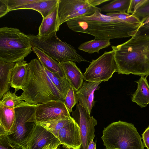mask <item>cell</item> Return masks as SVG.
<instances>
[{
    "mask_svg": "<svg viewBox=\"0 0 149 149\" xmlns=\"http://www.w3.org/2000/svg\"><path fill=\"white\" fill-rule=\"evenodd\" d=\"M101 12L99 8L91 15L79 17L66 22L72 31L88 34L100 40L132 37L140 26L139 18L126 13L104 15Z\"/></svg>",
    "mask_w": 149,
    "mask_h": 149,
    "instance_id": "obj_1",
    "label": "cell"
},
{
    "mask_svg": "<svg viewBox=\"0 0 149 149\" xmlns=\"http://www.w3.org/2000/svg\"><path fill=\"white\" fill-rule=\"evenodd\" d=\"M111 47L118 74L149 75V36H135Z\"/></svg>",
    "mask_w": 149,
    "mask_h": 149,
    "instance_id": "obj_2",
    "label": "cell"
},
{
    "mask_svg": "<svg viewBox=\"0 0 149 149\" xmlns=\"http://www.w3.org/2000/svg\"><path fill=\"white\" fill-rule=\"evenodd\" d=\"M28 65V78L20 96L22 100L37 105L52 101L64 102V98L48 76L39 60H32Z\"/></svg>",
    "mask_w": 149,
    "mask_h": 149,
    "instance_id": "obj_3",
    "label": "cell"
},
{
    "mask_svg": "<svg viewBox=\"0 0 149 149\" xmlns=\"http://www.w3.org/2000/svg\"><path fill=\"white\" fill-rule=\"evenodd\" d=\"M101 139L106 149H144L142 137L131 123L119 121L104 127Z\"/></svg>",
    "mask_w": 149,
    "mask_h": 149,
    "instance_id": "obj_4",
    "label": "cell"
},
{
    "mask_svg": "<svg viewBox=\"0 0 149 149\" xmlns=\"http://www.w3.org/2000/svg\"><path fill=\"white\" fill-rule=\"evenodd\" d=\"M27 35L19 29L7 26L0 29V61L6 63L24 61L32 51Z\"/></svg>",
    "mask_w": 149,
    "mask_h": 149,
    "instance_id": "obj_5",
    "label": "cell"
},
{
    "mask_svg": "<svg viewBox=\"0 0 149 149\" xmlns=\"http://www.w3.org/2000/svg\"><path fill=\"white\" fill-rule=\"evenodd\" d=\"M36 106L22 100L15 107V129L13 133L6 135L10 145L15 149H27L29 139L37 124Z\"/></svg>",
    "mask_w": 149,
    "mask_h": 149,
    "instance_id": "obj_6",
    "label": "cell"
},
{
    "mask_svg": "<svg viewBox=\"0 0 149 149\" xmlns=\"http://www.w3.org/2000/svg\"><path fill=\"white\" fill-rule=\"evenodd\" d=\"M56 33L43 38L31 34L27 36L32 47H37L59 63L68 61L88 62L79 55L74 47L60 40Z\"/></svg>",
    "mask_w": 149,
    "mask_h": 149,
    "instance_id": "obj_7",
    "label": "cell"
},
{
    "mask_svg": "<svg viewBox=\"0 0 149 149\" xmlns=\"http://www.w3.org/2000/svg\"><path fill=\"white\" fill-rule=\"evenodd\" d=\"M117 66L113 52H105L95 60H92L83 74L84 79L88 82L108 81L117 71Z\"/></svg>",
    "mask_w": 149,
    "mask_h": 149,
    "instance_id": "obj_8",
    "label": "cell"
},
{
    "mask_svg": "<svg viewBox=\"0 0 149 149\" xmlns=\"http://www.w3.org/2000/svg\"><path fill=\"white\" fill-rule=\"evenodd\" d=\"M72 112V118L80 129L82 143L80 149H87L89 144L95 137V127L97 121L78 103L76 109Z\"/></svg>",
    "mask_w": 149,
    "mask_h": 149,
    "instance_id": "obj_9",
    "label": "cell"
},
{
    "mask_svg": "<svg viewBox=\"0 0 149 149\" xmlns=\"http://www.w3.org/2000/svg\"><path fill=\"white\" fill-rule=\"evenodd\" d=\"M64 102L52 101L37 105L36 117L37 123L71 117Z\"/></svg>",
    "mask_w": 149,
    "mask_h": 149,
    "instance_id": "obj_10",
    "label": "cell"
},
{
    "mask_svg": "<svg viewBox=\"0 0 149 149\" xmlns=\"http://www.w3.org/2000/svg\"><path fill=\"white\" fill-rule=\"evenodd\" d=\"M58 139L67 149H80L82 143L80 128L72 118L59 131Z\"/></svg>",
    "mask_w": 149,
    "mask_h": 149,
    "instance_id": "obj_11",
    "label": "cell"
},
{
    "mask_svg": "<svg viewBox=\"0 0 149 149\" xmlns=\"http://www.w3.org/2000/svg\"><path fill=\"white\" fill-rule=\"evenodd\" d=\"M91 6L87 0H59L57 19L58 30L60 25L66 22L69 16Z\"/></svg>",
    "mask_w": 149,
    "mask_h": 149,
    "instance_id": "obj_12",
    "label": "cell"
},
{
    "mask_svg": "<svg viewBox=\"0 0 149 149\" xmlns=\"http://www.w3.org/2000/svg\"><path fill=\"white\" fill-rule=\"evenodd\" d=\"M53 143H60L53 134L37 124L29 139L27 149H43L46 146Z\"/></svg>",
    "mask_w": 149,
    "mask_h": 149,
    "instance_id": "obj_13",
    "label": "cell"
},
{
    "mask_svg": "<svg viewBox=\"0 0 149 149\" xmlns=\"http://www.w3.org/2000/svg\"><path fill=\"white\" fill-rule=\"evenodd\" d=\"M102 82H88L85 81L83 83L81 87L76 91V94L79 104L90 116L95 103L94 92L99 89L100 86L99 85Z\"/></svg>",
    "mask_w": 149,
    "mask_h": 149,
    "instance_id": "obj_14",
    "label": "cell"
},
{
    "mask_svg": "<svg viewBox=\"0 0 149 149\" xmlns=\"http://www.w3.org/2000/svg\"><path fill=\"white\" fill-rule=\"evenodd\" d=\"M29 73L28 63L25 61L16 62L11 73L10 84L15 92L22 89L27 81Z\"/></svg>",
    "mask_w": 149,
    "mask_h": 149,
    "instance_id": "obj_15",
    "label": "cell"
},
{
    "mask_svg": "<svg viewBox=\"0 0 149 149\" xmlns=\"http://www.w3.org/2000/svg\"><path fill=\"white\" fill-rule=\"evenodd\" d=\"M58 0H23L22 6L17 10H33L40 13L44 18L50 14L57 6Z\"/></svg>",
    "mask_w": 149,
    "mask_h": 149,
    "instance_id": "obj_16",
    "label": "cell"
},
{
    "mask_svg": "<svg viewBox=\"0 0 149 149\" xmlns=\"http://www.w3.org/2000/svg\"><path fill=\"white\" fill-rule=\"evenodd\" d=\"M15 107L0 105V136L13 133L15 127Z\"/></svg>",
    "mask_w": 149,
    "mask_h": 149,
    "instance_id": "obj_17",
    "label": "cell"
},
{
    "mask_svg": "<svg viewBox=\"0 0 149 149\" xmlns=\"http://www.w3.org/2000/svg\"><path fill=\"white\" fill-rule=\"evenodd\" d=\"M59 63L71 86L76 91H78L82 86L84 80L83 74L81 70L73 61H68Z\"/></svg>",
    "mask_w": 149,
    "mask_h": 149,
    "instance_id": "obj_18",
    "label": "cell"
},
{
    "mask_svg": "<svg viewBox=\"0 0 149 149\" xmlns=\"http://www.w3.org/2000/svg\"><path fill=\"white\" fill-rule=\"evenodd\" d=\"M145 76H141L135 82L137 84L136 91L132 94L131 100L141 108L149 104V85Z\"/></svg>",
    "mask_w": 149,
    "mask_h": 149,
    "instance_id": "obj_19",
    "label": "cell"
},
{
    "mask_svg": "<svg viewBox=\"0 0 149 149\" xmlns=\"http://www.w3.org/2000/svg\"><path fill=\"white\" fill-rule=\"evenodd\" d=\"M32 49L44 68L52 73L58 74L62 77L66 78L63 70L59 63L37 47L33 46Z\"/></svg>",
    "mask_w": 149,
    "mask_h": 149,
    "instance_id": "obj_20",
    "label": "cell"
},
{
    "mask_svg": "<svg viewBox=\"0 0 149 149\" xmlns=\"http://www.w3.org/2000/svg\"><path fill=\"white\" fill-rule=\"evenodd\" d=\"M58 6V5L50 14L43 18L37 35L38 38L47 37L58 31L57 28Z\"/></svg>",
    "mask_w": 149,
    "mask_h": 149,
    "instance_id": "obj_21",
    "label": "cell"
},
{
    "mask_svg": "<svg viewBox=\"0 0 149 149\" xmlns=\"http://www.w3.org/2000/svg\"><path fill=\"white\" fill-rule=\"evenodd\" d=\"M15 63H6L0 61V99L10 89L11 70Z\"/></svg>",
    "mask_w": 149,
    "mask_h": 149,
    "instance_id": "obj_22",
    "label": "cell"
},
{
    "mask_svg": "<svg viewBox=\"0 0 149 149\" xmlns=\"http://www.w3.org/2000/svg\"><path fill=\"white\" fill-rule=\"evenodd\" d=\"M109 39H93L85 42L81 44L78 49L89 54L96 52L99 54V51L111 45Z\"/></svg>",
    "mask_w": 149,
    "mask_h": 149,
    "instance_id": "obj_23",
    "label": "cell"
},
{
    "mask_svg": "<svg viewBox=\"0 0 149 149\" xmlns=\"http://www.w3.org/2000/svg\"><path fill=\"white\" fill-rule=\"evenodd\" d=\"M47 75L61 95L65 98L71 86L66 78H63L44 68Z\"/></svg>",
    "mask_w": 149,
    "mask_h": 149,
    "instance_id": "obj_24",
    "label": "cell"
},
{
    "mask_svg": "<svg viewBox=\"0 0 149 149\" xmlns=\"http://www.w3.org/2000/svg\"><path fill=\"white\" fill-rule=\"evenodd\" d=\"M131 0H114L105 5L100 8L101 12L108 13L118 12L125 13L129 7Z\"/></svg>",
    "mask_w": 149,
    "mask_h": 149,
    "instance_id": "obj_25",
    "label": "cell"
},
{
    "mask_svg": "<svg viewBox=\"0 0 149 149\" xmlns=\"http://www.w3.org/2000/svg\"><path fill=\"white\" fill-rule=\"evenodd\" d=\"M66 118L60 119H55L47 121L37 123L53 134L58 138V132L66 124L72 119Z\"/></svg>",
    "mask_w": 149,
    "mask_h": 149,
    "instance_id": "obj_26",
    "label": "cell"
},
{
    "mask_svg": "<svg viewBox=\"0 0 149 149\" xmlns=\"http://www.w3.org/2000/svg\"><path fill=\"white\" fill-rule=\"evenodd\" d=\"M16 92L8 91L5 93L0 101V105L10 107H15L22 102L21 97L17 96Z\"/></svg>",
    "mask_w": 149,
    "mask_h": 149,
    "instance_id": "obj_27",
    "label": "cell"
},
{
    "mask_svg": "<svg viewBox=\"0 0 149 149\" xmlns=\"http://www.w3.org/2000/svg\"><path fill=\"white\" fill-rule=\"evenodd\" d=\"M76 92V91L71 86L64 99V103L70 112L72 111V108L78 103Z\"/></svg>",
    "mask_w": 149,
    "mask_h": 149,
    "instance_id": "obj_28",
    "label": "cell"
},
{
    "mask_svg": "<svg viewBox=\"0 0 149 149\" xmlns=\"http://www.w3.org/2000/svg\"><path fill=\"white\" fill-rule=\"evenodd\" d=\"M133 15L140 20L149 16V0H146Z\"/></svg>",
    "mask_w": 149,
    "mask_h": 149,
    "instance_id": "obj_29",
    "label": "cell"
},
{
    "mask_svg": "<svg viewBox=\"0 0 149 149\" xmlns=\"http://www.w3.org/2000/svg\"><path fill=\"white\" fill-rule=\"evenodd\" d=\"M99 8L92 6L83 9L75 14L69 16L67 19L68 20L79 17L91 15L94 13L95 11Z\"/></svg>",
    "mask_w": 149,
    "mask_h": 149,
    "instance_id": "obj_30",
    "label": "cell"
},
{
    "mask_svg": "<svg viewBox=\"0 0 149 149\" xmlns=\"http://www.w3.org/2000/svg\"><path fill=\"white\" fill-rule=\"evenodd\" d=\"M146 0H131L127 13L133 15L137 10L145 2Z\"/></svg>",
    "mask_w": 149,
    "mask_h": 149,
    "instance_id": "obj_31",
    "label": "cell"
},
{
    "mask_svg": "<svg viewBox=\"0 0 149 149\" xmlns=\"http://www.w3.org/2000/svg\"><path fill=\"white\" fill-rule=\"evenodd\" d=\"M149 36V22L140 26L134 36Z\"/></svg>",
    "mask_w": 149,
    "mask_h": 149,
    "instance_id": "obj_32",
    "label": "cell"
},
{
    "mask_svg": "<svg viewBox=\"0 0 149 149\" xmlns=\"http://www.w3.org/2000/svg\"><path fill=\"white\" fill-rule=\"evenodd\" d=\"M0 149H15L10 145L6 135L0 136Z\"/></svg>",
    "mask_w": 149,
    "mask_h": 149,
    "instance_id": "obj_33",
    "label": "cell"
},
{
    "mask_svg": "<svg viewBox=\"0 0 149 149\" xmlns=\"http://www.w3.org/2000/svg\"><path fill=\"white\" fill-rule=\"evenodd\" d=\"M8 12L6 0H0V17L6 14Z\"/></svg>",
    "mask_w": 149,
    "mask_h": 149,
    "instance_id": "obj_34",
    "label": "cell"
},
{
    "mask_svg": "<svg viewBox=\"0 0 149 149\" xmlns=\"http://www.w3.org/2000/svg\"><path fill=\"white\" fill-rule=\"evenodd\" d=\"M142 135L144 146L147 149H149V126L146 129Z\"/></svg>",
    "mask_w": 149,
    "mask_h": 149,
    "instance_id": "obj_35",
    "label": "cell"
},
{
    "mask_svg": "<svg viewBox=\"0 0 149 149\" xmlns=\"http://www.w3.org/2000/svg\"><path fill=\"white\" fill-rule=\"evenodd\" d=\"M89 3L92 6L96 7L100 4L110 0H87Z\"/></svg>",
    "mask_w": 149,
    "mask_h": 149,
    "instance_id": "obj_36",
    "label": "cell"
},
{
    "mask_svg": "<svg viewBox=\"0 0 149 149\" xmlns=\"http://www.w3.org/2000/svg\"><path fill=\"white\" fill-rule=\"evenodd\" d=\"M60 145L59 143H53L46 146L43 149H58V147Z\"/></svg>",
    "mask_w": 149,
    "mask_h": 149,
    "instance_id": "obj_37",
    "label": "cell"
},
{
    "mask_svg": "<svg viewBox=\"0 0 149 149\" xmlns=\"http://www.w3.org/2000/svg\"><path fill=\"white\" fill-rule=\"evenodd\" d=\"M96 143L93 140H91L89 144L87 149H96Z\"/></svg>",
    "mask_w": 149,
    "mask_h": 149,
    "instance_id": "obj_38",
    "label": "cell"
},
{
    "mask_svg": "<svg viewBox=\"0 0 149 149\" xmlns=\"http://www.w3.org/2000/svg\"><path fill=\"white\" fill-rule=\"evenodd\" d=\"M141 22L140 26L149 22V16L141 19Z\"/></svg>",
    "mask_w": 149,
    "mask_h": 149,
    "instance_id": "obj_39",
    "label": "cell"
},
{
    "mask_svg": "<svg viewBox=\"0 0 149 149\" xmlns=\"http://www.w3.org/2000/svg\"></svg>",
    "mask_w": 149,
    "mask_h": 149,
    "instance_id": "obj_40",
    "label": "cell"
}]
</instances>
